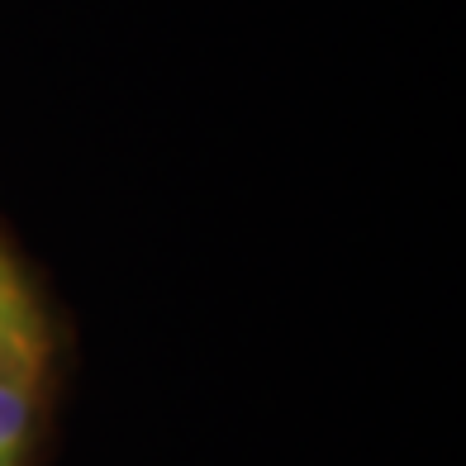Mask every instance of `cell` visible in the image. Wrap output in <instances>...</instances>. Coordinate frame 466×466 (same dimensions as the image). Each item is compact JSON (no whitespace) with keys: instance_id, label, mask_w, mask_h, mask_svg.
Returning a JSON list of instances; mask_svg holds the SVG:
<instances>
[{"instance_id":"obj_2","label":"cell","mask_w":466,"mask_h":466,"mask_svg":"<svg viewBox=\"0 0 466 466\" xmlns=\"http://www.w3.org/2000/svg\"><path fill=\"white\" fill-rule=\"evenodd\" d=\"M38 352H44V324H38L34 295L15 271V262L0 252V357L38 362Z\"/></svg>"},{"instance_id":"obj_1","label":"cell","mask_w":466,"mask_h":466,"mask_svg":"<svg viewBox=\"0 0 466 466\" xmlns=\"http://www.w3.org/2000/svg\"><path fill=\"white\" fill-rule=\"evenodd\" d=\"M34 376L38 362L0 357V466H25L34 433Z\"/></svg>"}]
</instances>
